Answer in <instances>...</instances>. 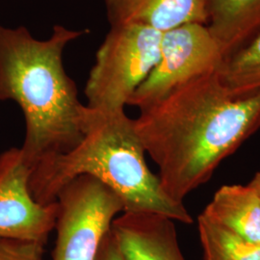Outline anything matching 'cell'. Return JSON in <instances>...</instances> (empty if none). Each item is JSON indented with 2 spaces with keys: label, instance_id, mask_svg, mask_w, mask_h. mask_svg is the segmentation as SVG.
<instances>
[{
  "label": "cell",
  "instance_id": "16",
  "mask_svg": "<svg viewBox=\"0 0 260 260\" xmlns=\"http://www.w3.org/2000/svg\"><path fill=\"white\" fill-rule=\"evenodd\" d=\"M249 184L254 189V191L256 192V194L258 195L260 199V172L256 173V174L253 176L252 179L251 180V182H250Z\"/></svg>",
  "mask_w": 260,
  "mask_h": 260
},
{
  "label": "cell",
  "instance_id": "2",
  "mask_svg": "<svg viewBox=\"0 0 260 260\" xmlns=\"http://www.w3.org/2000/svg\"><path fill=\"white\" fill-rule=\"evenodd\" d=\"M87 32L57 24L50 37L38 40L27 28L0 24V101L15 102L22 111L20 149L32 167L75 148L83 137L87 105L66 73L63 52Z\"/></svg>",
  "mask_w": 260,
  "mask_h": 260
},
{
  "label": "cell",
  "instance_id": "1",
  "mask_svg": "<svg viewBox=\"0 0 260 260\" xmlns=\"http://www.w3.org/2000/svg\"><path fill=\"white\" fill-rule=\"evenodd\" d=\"M134 127L171 199L183 204L260 128V90L237 93L219 73L198 76L140 109Z\"/></svg>",
  "mask_w": 260,
  "mask_h": 260
},
{
  "label": "cell",
  "instance_id": "3",
  "mask_svg": "<svg viewBox=\"0 0 260 260\" xmlns=\"http://www.w3.org/2000/svg\"><path fill=\"white\" fill-rule=\"evenodd\" d=\"M146 151L124 109L87 106L83 137L65 153L43 158L33 167L29 189L35 201L55 203L58 193L80 176L100 180L120 198L123 212L158 214L190 224L184 204L171 199L146 162Z\"/></svg>",
  "mask_w": 260,
  "mask_h": 260
},
{
  "label": "cell",
  "instance_id": "7",
  "mask_svg": "<svg viewBox=\"0 0 260 260\" xmlns=\"http://www.w3.org/2000/svg\"><path fill=\"white\" fill-rule=\"evenodd\" d=\"M32 170L20 148L0 154V238L47 244L55 229L58 205L35 201L29 189Z\"/></svg>",
  "mask_w": 260,
  "mask_h": 260
},
{
  "label": "cell",
  "instance_id": "11",
  "mask_svg": "<svg viewBox=\"0 0 260 260\" xmlns=\"http://www.w3.org/2000/svg\"><path fill=\"white\" fill-rule=\"evenodd\" d=\"M202 214L243 238L260 244V199L250 184L220 187Z\"/></svg>",
  "mask_w": 260,
  "mask_h": 260
},
{
  "label": "cell",
  "instance_id": "4",
  "mask_svg": "<svg viewBox=\"0 0 260 260\" xmlns=\"http://www.w3.org/2000/svg\"><path fill=\"white\" fill-rule=\"evenodd\" d=\"M162 34L139 24L111 27L88 76L86 105L107 111L124 109L157 65Z\"/></svg>",
  "mask_w": 260,
  "mask_h": 260
},
{
  "label": "cell",
  "instance_id": "13",
  "mask_svg": "<svg viewBox=\"0 0 260 260\" xmlns=\"http://www.w3.org/2000/svg\"><path fill=\"white\" fill-rule=\"evenodd\" d=\"M218 73L223 84L234 93L260 90V31L225 57Z\"/></svg>",
  "mask_w": 260,
  "mask_h": 260
},
{
  "label": "cell",
  "instance_id": "14",
  "mask_svg": "<svg viewBox=\"0 0 260 260\" xmlns=\"http://www.w3.org/2000/svg\"><path fill=\"white\" fill-rule=\"evenodd\" d=\"M46 244L0 238V260H43Z\"/></svg>",
  "mask_w": 260,
  "mask_h": 260
},
{
  "label": "cell",
  "instance_id": "6",
  "mask_svg": "<svg viewBox=\"0 0 260 260\" xmlns=\"http://www.w3.org/2000/svg\"><path fill=\"white\" fill-rule=\"evenodd\" d=\"M225 56L206 24L191 22L163 32L157 65L130 98L142 109L177 86L219 72Z\"/></svg>",
  "mask_w": 260,
  "mask_h": 260
},
{
  "label": "cell",
  "instance_id": "5",
  "mask_svg": "<svg viewBox=\"0 0 260 260\" xmlns=\"http://www.w3.org/2000/svg\"><path fill=\"white\" fill-rule=\"evenodd\" d=\"M52 260H95L112 223L123 212L120 198L100 180L76 177L58 193Z\"/></svg>",
  "mask_w": 260,
  "mask_h": 260
},
{
  "label": "cell",
  "instance_id": "10",
  "mask_svg": "<svg viewBox=\"0 0 260 260\" xmlns=\"http://www.w3.org/2000/svg\"><path fill=\"white\" fill-rule=\"evenodd\" d=\"M207 27L225 57L260 31V0H205Z\"/></svg>",
  "mask_w": 260,
  "mask_h": 260
},
{
  "label": "cell",
  "instance_id": "15",
  "mask_svg": "<svg viewBox=\"0 0 260 260\" xmlns=\"http://www.w3.org/2000/svg\"><path fill=\"white\" fill-rule=\"evenodd\" d=\"M95 260H122L119 246L111 230L104 236Z\"/></svg>",
  "mask_w": 260,
  "mask_h": 260
},
{
  "label": "cell",
  "instance_id": "12",
  "mask_svg": "<svg viewBox=\"0 0 260 260\" xmlns=\"http://www.w3.org/2000/svg\"><path fill=\"white\" fill-rule=\"evenodd\" d=\"M198 230L205 260H260V244L249 241L201 214Z\"/></svg>",
  "mask_w": 260,
  "mask_h": 260
},
{
  "label": "cell",
  "instance_id": "8",
  "mask_svg": "<svg viewBox=\"0 0 260 260\" xmlns=\"http://www.w3.org/2000/svg\"><path fill=\"white\" fill-rule=\"evenodd\" d=\"M122 260H186L175 221L158 214L122 212L111 225Z\"/></svg>",
  "mask_w": 260,
  "mask_h": 260
},
{
  "label": "cell",
  "instance_id": "9",
  "mask_svg": "<svg viewBox=\"0 0 260 260\" xmlns=\"http://www.w3.org/2000/svg\"><path fill=\"white\" fill-rule=\"evenodd\" d=\"M111 27L139 24L166 32L185 23L206 24L205 0H104Z\"/></svg>",
  "mask_w": 260,
  "mask_h": 260
}]
</instances>
